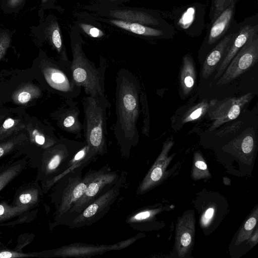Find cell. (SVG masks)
<instances>
[{"label":"cell","mask_w":258,"mask_h":258,"mask_svg":"<svg viewBox=\"0 0 258 258\" xmlns=\"http://www.w3.org/2000/svg\"><path fill=\"white\" fill-rule=\"evenodd\" d=\"M255 93H248L239 97H228L222 100L213 99L209 102L207 113L213 123L209 128L214 131L225 123L236 119L243 107L254 96Z\"/></svg>","instance_id":"obj_9"},{"label":"cell","mask_w":258,"mask_h":258,"mask_svg":"<svg viewBox=\"0 0 258 258\" xmlns=\"http://www.w3.org/2000/svg\"><path fill=\"white\" fill-rule=\"evenodd\" d=\"M26 164L25 160L16 162L0 171V191L22 172Z\"/></svg>","instance_id":"obj_22"},{"label":"cell","mask_w":258,"mask_h":258,"mask_svg":"<svg viewBox=\"0 0 258 258\" xmlns=\"http://www.w3.org/2000/svg\"><path fill=\"white\" fill-rule=\"evenodd\" d=\"M214 212L215 210L213 208H209L203 215L201 223L203 227H206L209 224L213 217Z\"/></svg>","instance_id":"obj_34"},{"label":"cell","mask_w":258,"mask_h":258,"mask_svg":"<svg viewBox=\"0 0 258 258\" xmlns=\"http://www.w3.org/2000/svg\"><path fill=\"white\" fill-rule=\"evenodd\" d=\"M85 165L70 170L59 177L53 185L52 202L55 208L54 221L57 225L74 203L84 194L87 181L82 177V171Z\"/></svg>","instance_id":"obj_5"},{"label":"cell","mask_w":258,"mask_h":258,"mask_svg":"<svg viewBox=\"0 0 258 258\" xmlns=\"http://www.w3.org/2000/svg\"><path fill=\"white\" fill-rule=\"evenodd\" d=\"M41 72L44 81L52 91L64 99H75L81 92L72 76L71 68L60 61L49 59L42 61Z\"/></svg>","instance_id":"obj_7"},{"label":"cell","mask_w":258,"mask_h":258,"mask_svg":"<svg viewBox=\"0 0 258 258\" xmlns=\"http://www.w3.org/2000/svg\"><path fill=\"white\" fill-rule=\"evenodd\" d=\"M82 27L86 33L93 37L97 38L103 35L102 32L96 27L85 25H82Z\"/></svg>","instance_id":"obj_36"},{"label":"cell","mask_w":258,"mask_h":258,"mask_svg":"<svg viewBox=\"0 0 258 258\" xmlns=\"http://www.w3.org/2000/svg\"><path fill=\"white\" fill-rule=\"evenodd\" d=\"M173 144L174 141L171 138L164 143L161 154L142 184V190H147L161 178L164 170L171 159L167 155Z\"/></svg>","instance_id":"obj_16"},{"label":"cell","mask_w":258,"mask_h":258,"mask_svg":"<svg viewBox=\"0 0 258 258\" xmlns=\"http://www.w3.org/2000/svg\"><path fill=\"white\" fill-rule=\"evenodd\" d=\"M195 234V219L186 214L178 221L176 230V243L178 255L184 257L192 245Z\"/></svg>","instance_id":"obj_15"},{"label":"cell","mask_w":258,"mask_h":258,"mask_svg":"<svg viewBox=\"0 0 258 258\" xmlns=\"http://www.w3.org/2000/svg\"><path fill=\"white\" fill-rule=\"evenodd\" d=\"M13 32L8 29L0 28V59L8 49L12 38Z\"/></svg>","instance_id":"obj_30"},{"label":"cell","mask_w":258,"mask_h":258,"mask_svg":"<svg viewBox=\"0 0 258 258\" xmlns=\"http://www.w3.org/2000/svg\"><path fill=\"white\" fill-rule=\"evenodd\" d=\"M16 124V120L12 118H8L4 122L0 128V135L6 134L9 130L12 129Z\"/></svg>","instance_id":"obj_35"},{"label":"cell","mask_w":258,"mask_h":258,"mask_svg":"<svg viewBox=\"0 0 258 258\" xmlns=\"http://www.w3.org/2000/svg\"><path fill=\"white\" fill-rule=\"evenodd\" d=\"M196 79L194 60L190 54H187L183 57L179 74V86L184 96H188L192 91Z\"/></svg>","instance_id":"obj_18"},{"label":"cell","mask_w":258,"mask_h":258,"mask_svg":"<svg viewBox=\"0 0 258 258\" xmlns=\"http://www.w3.org/2000/svg\"><path fill=\"white\" fill-rule=\"evenodd\" d=\"M155 212V211H143L135 215L133 217L132 219L134 221L143 220L151 217L153 215V213H154Z\"/></svg>","instance_id":"obj_37"},{"label":"cell","mask_w":258,"mask_h":258,"mask_svg":"<svg viewBox=\"0 0 258 258\" xmlns=\"http://www.w3.org/2000/svg\"><path fill=\"white\" fill-rule=\"evenodd\" d=\"M41 94V90L37 86L27 84L16 91L12 98L16 103L24 104L38 97Z\"/></svg>","instance_id":"obj_24"},{"label":"cell","mask_w":258,"mask_h":258,"mask_svg":"<svg viewBox=\"0 0 258 258\" xmlns=\"http://www.w3.org/2000/svg\"><path fill=\"white\" fill-rule=\"evenodd\" d=\"M237 0H212L209 17L210 22L215 18L231 3Z\"/></svg>","instance_id":"obj_29"},{"label":"cell","mask_w":258,"mask_h":258,"mask_svg":"<svg viewBox=\"0 0 258 258\" xmlns=\"http://www.w3.org/2000/svg\"><path fill=\"white\" fill-rule=\"evenodd\" d=\"M236 3H231L210 22L204 40L205 47L213 48L227 34L234 20Z\"/></svg>","instance_id":"obj_13"},{"label":"cell","mask_w":258,"mask_h":258,"mask_svg":"<svg viewBox=\"0 0 258 258\" xmlns=\"http://www.w3.org/2000/svg\"><path fill=\"white\" fill-rule=\"evenodd\" d=\"M140 102L142 105L144 114V125L142 128L143 133L147 136L149 133V114L148 107L147 97L145 93L141 89L140 94Z\"/></svg>","instance_id":"obj_31"},{"label":"cell","mask_w":258,"mask_h":258,"mask_svg":"<svg viewBox=\"0 0 258 258\" xmlns=\"http://www.w3.org/2000/svg\"><path fill=\"white\" fill-rule=\"evenodd\" d=\"M114 136L122 154H128L139 142L137 121L140 113L139 80L128 70L122 68L116 76Z\"/></svg>","instance_id":"obj_1"},{"label":"cell","mask_w":258,"mask_h":258,"mask_svg":"<svg viewBox=\"0 0 258 258\" xmlns=\"http://www.w3.org/2000/svg\"><path fill=\"white\" fill-rule=\"evenodd\" d=\"M26 1L1 0V8L5 14H17L24 7Z\"/></svg>","instance_id":"obj_28"},{"label":"cell","mask_w":258,"mask_h":258,"mask_svg":"<svg viewBox=\"0 0 258 258\" xmlns=\"http://www.w3.org/2000/svg\"><path fill=\"white\" fill-rule=\"evenodd\" d=\"M80 110L78 103L73 99H64L61 106L53 115L59 128L64 132L80 138L83 131V124L79 118Z\"/></svg>","instance_id":"obj_11"},{"label":"cell","mask_w":258,"mask_h":258,"mask_svg":"<svg viewBox=\"0 0 258 258\" xmlns=\"http://www.w3.org/2000/svg\"><path fill=\"white\" fill-rule=\"evenodd\" d=\"M82 102L85 141L97 155H103L107 151L106 111L111 104L106 96L94 98L87 95Z\"/></svg>","instance_id":"obj_3"},{"label":"cell","mask_w":258,"mask_h":258,"mask_svg":"<svg viewBox=\"0 0 258 258\" xmlns=\"http://www.w3.org/2000/svg\"><path fill=\"white\" fill-rule=\"evenodd\" d=\"M72 52L71 70L75 83L83 88L87 96L105 97V73L107 67L105 60L101 59L99 67L97 68L87 58L79 43L73 45Z\"/></svg>","instance_id":"obj_4"},{"label":"cell","mask_w":258,"mask_h":258,"mask_svg":"<svg viewBox=\"0 0 258 258\" xmlns=\"http://www.w3.org/2000/svg\"><path fill=\"white\" fill-rule=\"evenodd\" d=\"M254 132L252 128L245 131L239 137L240 147L242 152L245 154L250 153L254 145Z\"/></svg>","instance_id":"obj_27"},{"label":"cell","mask_w":258,"mask_h":258,"mask_svg":"<svg viewBox=\"0 0 258 258\" xmlns=\"http://www.w3.org/2000/svg\"><path fill=\"white\" fill-rule=\"evenodd\" d=\"M111 23L118 27L138 35L163 38L170 37L169 32L149 27L140 23L118 20H111Z\"/></svg>","instance_id":"obj_20"},{"label":"cell","mask_w":258,"mask_h":258,"mask_svg":"<svg viewBox=\"0 0 258 258\" xmlns=\"http://www.w3.org/2000/svg\"><path fill=\"white\" fill-rule=\"evenodd\" d=\"M39 256L38 253H24L0 246V258H16Z\"/></svg>","instance_id":"obj_32"},{"label":"cell","mask_w":258,"mask_h":258,"mask_svg":"<svg viewBox=\"0 0 258 258\" xmlns=\"http://www.w3.org/2000/svg\"><path fill=\"white\" fill-rule=\"evenodd\" d=\"M123 176L108 190L86 207L68 225L71 228L89 226L97 222L110 209L120 194Z\"/></svg>","instance_id":"obj_8"},{"label":"cell","mask_w":258,"mask_h":258,"mask_svg":"<svg viewBox=\"0 0 258 258\" xmlns=\"http://www.w3.org/2000/svg\"><path fill=\"white\" fill-rule=\"evenodd\" d=\"M257 217V210H256L255 213L246 221L243 227L239 232L236 240V245L239 244L249 237L253 229L256 225Z\"/></svg>","instance_id":"obj_25"},{"label":"cell","mask_w":258,"mask_h":258,"mask_svg":"<svg viewBox=\"0 0 258 258\" xmlns=\"http://www.w3.org/2000/svg\"><path fill=\"white\" fill-rule=\"evenodd\" d=\"M192 174L194 178L197 179L210 176L207 165L199 152L195 154V164Z\"/></svg>","instance_id":"obj_26"},{"label":"cell","mask_w":258,"mask_h":258,"mask_svg":"<svg viewBox=\"0 0 258 258\" xmlns=\"http://www.w3.org/2000/svg\"><path fill=\"white\" fill-rule=\"evenodd\" d=\"M39 190L35 187H29L21 190L15 198L14 205L32 207L38 202Z\"/></svg>","instance_id":"obj_23"},{"label":"cell","mask_w":258,"mask_h":258,"mask_svg":"<svg viewBox=\"0 0 258 258\" xmlns=\"http://www.w3.org/2000/svg\"><path fill=\"white\" fill-rule=\"evenodd\" d=\"M18 143L16 141L12 140L0 144V158L12 151Z\"/></svg>","instance_id":"obj_33"},{"label":"cell","mask_w":258,"mask_h":258,"mask_svg":"<svg viewBox=\"0 0 258 258\" xmlns=\"http://www.w3.org/2000/svg\"><path fill=\"white\" fill-rule=\"evenodd\" d=\"M209 106V102L204 99L201 102L187 107L185 110L178 111L171 118L172 127L175 130H180L182 126L187 123L200 119L206 113Z\"/></svg>","instance_id":"obj_17"},{"label":"cell","mask_w":258,"mask_h":258,"mask_svg":"<svg viewBox=\"0 0 258 258\" xmlns=\"http://www.w3.org/2000/svg\"><path fill=\"white\" fill-rule=\"evenodd\" d=\"M240 24H232L227 34L210 51L203 64L202 77L207 79L215 71L220 60L224 58L236 36Z\"/></svg>","instance_id":"obj_14"},{"label":"cell","mask_w":258,"mask_h":258,"mask_svg":"<svg viewBox=\"0 0 258 258\" xmlns=\"http://www.w3.org/2000/svg\"><path fill=\"white\" fill-rule=\"evenodd\" d=\"M258 35V23L252 17L244 20L240 24L237 34L230 45L226 55L215 76V79L219 78L224 73L232 59L250 39Z\"/></svg>","instance_id":"obj_12"},{"label":"cell","mask_w":258,"mask_h":258,"mask_svg":"<svg viewBox=\"0 0 258 258\" xmlns=\"http://www.w3.org/2000/svg\"><path fill=\"white\" fill-rule=\"evenodd\" d=\"M49 0H40L41 1V7H44L46 5H47V2Z\"/></svg>","instance_id":"obj_38"},{"label":"cell","mask_w":258,"mask_h":258,"mask_svg":"<svg viewBox=\"0 0 258 258\" xmlns=\"http://www.w3.org/2000/svg\"><path fill=\"white\" fill-rule=\"evenodd\" d=\"M258 60V35L248 40L238 51L217 82L220 86L227 84L248 71Z\"/></svg>","instance_id":"obj_10"},{"label":"cell","mask_w":258,"mask_h":258,"mask_svg":"<svg viewBox=\"0 0 258 258\" xmlns=\"http://www.w3.org/2000/svg\"><path fill=\"white\" fill-rule=\"evenodd\" d=\"M87 186L81 197L76 201L58 224L68 225L86 207L116 184L120 177L105 166L99 170H90L84 175Z\"/></svg>","instance_id":"obj_6"},{"label":"cell","mask_w":258,"mask_h":258,"mask_svg":"<svg viewBox=\"0 0 258 258\" xmlns=\"http://www.w3.org/2000/svg\"><path fill=\"white\" fill-rule=\"evenodd\" d=\"M86 143L60 137L44 153L37 178L42 181V190L46 192L59 177L76 167L71 163L75 153Z\"/></svg>","instance_id":"obj_2"},{"label":"cell","mask_w":258,"mask_h":258,"mask_svg":"<svg viewBox=\"0 0 258 258\" xmlns=\"http://www.w3.org/2000/svg\"><path fill=\"white\" fill-rule=\"evenodd\" d=\"M32 207L10 205L6 202L0 203V226H12L21 222L16 217L28 218V212Z\"/></svg>","instance_id":"obj_19"},{"label":"cell","mask_w":258,"mask_h":258,"mask_svg":"<svg viewBox=\"0 0 258 258\" xmlns=\"http://www.w3.org/2000/svg\"><path fill=\"white\" fill-rule=\"evenodd\" d=\"M112 15L117 18L145 25H158L160 21L148 13L134 11L112 12Z\"/></svg>","instance_id":"obj_21"}]
</instances>
